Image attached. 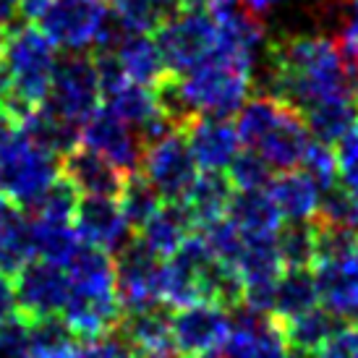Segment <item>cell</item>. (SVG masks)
Wrapping results in <instances>:
<instances>
[{
    "label": "cell",
    "mask_w": 358,
    "mask_h": 358,
    "mask_svg": "<svg viewBox=\"0 0 358 358\" xmlns=\"http://www.w3.org/2000/svg\"><path fill=\"white\" fill-rule=\"evenodd\" d=\"M267 90L299 113L340 97H353L340 40L314 31L285 34L267 45Z\"/></svg>",
    "instance_id": "cell-1"
},
{
    "label": "cell",
    "mask_w": 358,
    "mask_h": 358,
    "mask_svg": "<svg viewBox=\"0 0 358 358\" xmlns=\"http://www.w3.org/2000/svg\"><path fill=\"white\" fill-rule=\"evenodd\" d=\"M71 280L69 301L60 317L66 319L81 343L97 340L118 329L123 306L115 293V259L110 251L81 243L66 264Z\"/></svg>",
    "instance_id": "cell-2"
},
{
    "label": "cell",
    "mask_w": 358,
    "mask_h": 358,
    "mask_svg": "<svg viewBox=\"0 0 358 358\" xmlns=\"http://www.w3.org/2000/svg\"><path fill=\"white\" fill-rule=\"evenodd\" d=\"M55 50L58 48L42 34L40 27L24 24V27H13L8 31L0 63L8 73L10 90L8 97L0 105L13 120V126H21L48 100L52 73L58 66Z\"/></svg>",
    "instance_id": "cell-3"
},
{
    "label": "cell",
    "mask_w": 358,
    "mask_h": 358,
    "mask_svg": "<svg viewBox=\"0 0 358 358\" xmlns=\"http://www.w3.org/2000/svg\"><path fill=\"white\" fill-rule=\"evenodd\" d=\"M236 129L241 141L267 159L275 173L301 168L314 141L299 110L272 94L251 97L238 110Z\"/></svg>",
    "instance_id": "cell-4"
},
{
    "label": "cell",
    "mask_w": 358,
    "mask_h": 358,
    "mask_svg": "<svg viewBox=\"0 0 358 358\" xmlns=\"http://www.w3.org/2000/svg\"><path fill=\"white\" fill-rule=\"evenodd\" d=\"M178 76V92L189 113L196 115H238L249 102L254 87V71L236 60L212 52L204 63Z\"/></svg>",
    "instance_id": "cell-5"
},
{
    "label": "cell",
    "mask_w": 358,
    "mask_h": 358,
    "mask_svg": "<svg viewBox=\"0 0 358 358\" xmlns=\"http://www.w3.org/2000/svg\"><path fill=\"white\" fill-rule=\"evenodd\" d=\"M60 178V157L45 150L24 129L10 131L0 144V194L16 207L31 209Z\"/></svg>",
    "instance_id": "cell-6"
},
{
    "label": "cell",
    "mask_w": 358,
    "mask_h": 358,
    "mask_svg": "<svg viewBox=\"0 0 358 358\" xmlns=\"http://www.w3.org/2000/svg\"><path fill=\"white\" fill-rule=\"evenodd\" d=\"M100 102L102 87L94 69V58L84 52H69L66 58H60L52 73L50 94L42 108L81 129L100 110Z\"/></svg>",
    "instance_id": "cell-7"
},
{
    "label": "cell",
    "mask_w": 358,
    "mask_h": 358,
    "mask_svg": "<svg viewBox=\"0 0 358 358\" xmlns=\"http://www.w3.org/2000/svg\"><path fill=\"white\" fill-rule=\"evenodd\" d=\"M157 50L170 73H186L215 52L217 21L207 10H178L155 31Z\"/></svg>",
    "instance_id": "cell-8"
},
{
    "label": "cell",
    "mask_w": 358,
    "mask_h": 358,
    "mask_svg": "<svg viewBox=\"0 0 358 358\" xmlns=\"http://www.w3.org/2000/svg\"><path fill=\"white\" fill-rule=\"evenodd\" d=\"M139 173L150 180L162 201H183L194 180L199 178V162L191 155L183 131H173L144 147Z\"/></svg>",
    "instance_id": "cell-9"
},
{
    "label": "cell",
    "mask_w": 358,
    "mask_h": 358,
    "mask_svg": "<svg viewBox=\"0 0 358 358\" xmlns=\"http://www.w3.org/2000/svg\"><path fill=\"white\" fill-rule=\"evenodd\" d=\"M108 16V0H50V6L37 19V27L55 48L81 52L97 42Z\"/></svg>",
    "instance_id": "cell-10"
},
{
    "label": "cell",
    "mask_w": 358,
    "mask_h": 358,
    "mask_svg": "<svg viewBox=\"0 0 358 358\" xmlns=\"http://www.w3.org/2000/svg\"><path fill=\"white\" fill-rule=\"evenodd\" d=\"M115 293L123 306V314L141 311V308L159 306V278L162 262L155 251H150L134 233L115 254Z\"/></svg>",
    "instance_id": "cell-11"
},
{
    "label": "cell",
    "mask_w": 358,
    "mask_h": 358,
    "mask_svg": "<svg viewBox=\"0 0 358 358\" xmlns=\"http://www.w3.org/2000/svg\"><path fill=\"white\" fill-rule=\"evenodd\" d=\"M13 282H16L19 314H24L27 319L34 322V319L63 314L71 290L69 272L63 264H55L48 259H31Z\"/></svg>",
    "instance_id": "cell-12"
},
{
    "label": "cell",
    "mask_w": 358,
    "mask_h": 358,
    "mask_svg": "<svg viewBox=\"0 0 358 358\" xmlns=\"http://www.w3.org/2000/svg\"><path fill=\"white\" fill-rule=\"evenodd\" d=\"M170 322H173V345L180 358H194L220 350V345L233 329V317L228 308L209 303V301L176 308Z\"/></svg>",
    "instance_id": "cell-13"
},
{
    "label": "cell",
    "mask_w": 358,
    "mask_h": 358,
    "mask_svg": "<svg viewBox=\"0 0 358 358\" xmlns=\"http://www.w3.org/2000/svg\"><path fill=\"white\" fill-rule=\"evenodd\" d=\"M79 144H84L87 150L97 152L102 157H108L126 176L139 170L141 152H144L139 134L131 129L129 123H123L115 113H110L108 108H100L81 126Z\"/></svg>",
    "instance_id": "cell-14"
},
{
    "label": "cell",
    "mask_w": 358,
    "mask_h": 358,
    "mask_svg": "<svg viewBox=\"0 0 358 358\" xmlns=\"http://www.w3.org/2000/svg\"><path fill=\"white\" fill-rule=\"evenodd\" d=\"M73 228L81 243L97 246L110 254H115L134 236V228L123 215L120 201L110 196H84L76 209Z\"/></svg>",
    "instance_id": "cell-15"
},
{
    "label": "cell",
    "mask_w": 358,
    "mask_h": 358,
    "mask_svg": "<svg viewBox=\"0 0 358 358\" xmlns=\"http://www.w3.org/2000/svg\"><path fill=\"white\" fill-rule=\"evenodd\" d=\"M183 136L201 170H228L238 157L241 136L236 123L222 115H196L186 123Z\"/></svg>",
    "instance_id": "cell-16"
},
{
    "label": "cell",
    "mask_w": 358,
    "mask_h": 358,
    "mask_svg": "<svg viewBox=\"0 0 358 358\" xmlns=\"http://www.w3.org/2000/svg\"><path fill=\"white\" fill-rule=\"evenodd\" d=\"M60 176L84 196H110V199H118L123 183L129 178L118 165H113L97 152L87 150L84 144H76L60 157Z\"/></svg>",
    "instance_id": "cell-17"
},
{
    "label": "cell",
    "mask_w": 358,
    "mask_h": 358,
    "mask_svg": "<svg viewBox=\"0 0 358 358\" xmlns=\"http://www.w3.org/2000/svg\"><path fill=\"white\" fill-rule=\"evenodd\" d=\"M269 196L278 204L282 220L288 222H306L314 220L319 212V199H322V189L317 180L308 176L306 170H282L275 178L269 180Z\"/></svg>",
    "instance_id": "cell-18"
},
{
    "label": "cell",
    "mask_w": 358,
    "mask_h": 358,
    "mask_svg": "<svg viewBox=\"0 0 358 358\" xmlns=\"http://www.w3.org/2000/svg\"><path fill=\"white\" fill-rule=\"evenodd\" d=\"M194 230H196V225L180 201H162V207L134 233L159 259H170L189 241Z\"/></svg>",
    "instance_id": "cell-19"
},
{
    "label": "cell",
    "mask_w": 358,
    "mask_h": 358,
    "mask_svg": "<svg viewBox=\"0 0 358 358\" xmlns=\"http://www.w3.org/2000/svg\"><path fill=\"white\" fill-rule=\"evenodd\" d=\"M317 278L319 303L343 319H358V257L327 262L311 269Z\"/></svg>",
    "instance_id": "cell-20"
},
{
    "label": "cell",
    "mask_w": 358,
    "mask_h": 358,
    "mask_svg": "<svg viewBox=\"0 0 358 358\" xmlns=\"http://www.w3.org/2000/svg\"><path fill=\"white\" fill-rule=\"evenodd\" d=\"M170 317L173 314H168L165 306L159 303V306L123 314V322L118 324V329L123 332V338L136 348L139 358L178 353L173 345V322H170Z\"/></svg>",
    "instance_id": "cell-21"
},
{
    "label": "cell",
    "mask_w": 358,
    "mask_h": 358,
    "mask_svg": "<svg viewBox=\"0 0 358 358\" xmlns=\"http://www.w3.org/2000/svg\"><path fill=\"white\" fill-rule=\"evenodd\" d=\"M225 217L246 238H275L278 230L282 228V215L267 189L236 191Z\"/></svg>",
    "instance_id": "cell-22"
},
{
    "label": "cell",
    "mask_w": 358,
    "mask_h": 358,
    "mask_svg": "<svg viewBox=\"0 0 358 358\" xmlns=\"http://www.w3.org/2000/svg\"><path fill=\"white\" fill-rule=\"evenodd\" d=\"M233 194H236V186L230 183L225 170H201L199 178L194 180V186L180 204L191 215L194 225L204 228L209 222L222 220L228 215Z\"/></svg>",
    "instance_id": "cell-23"
},
{
    "label": "cell",
    "mask_w": 358,
    "mask_h": 358,
    "mask_svg": "<svg viewBox=\"0 0 358 358\" xmlns=\"http://www.w3.org/2000/svg\"><path fill=\"white\" fill-rule=\"evenodd\" d=\"M120 71L126 73V79L141 87H155L159 79H165L170 71L165 69V60L157 50V42L150 34H126L118 42L115 50Z\"/></svg>",
    "instance_id": "cell-24"
},
{
    "label": "cell",
    "mask_w": 358,
    "mask_h": 358,
    "mask_svg": "<svg viewBox=\"0 0 358 358\" xmlns=\"http://www.w3.org/2000/svg\"><path fill=\"white\" fill-rule=\"evenodd\" d=\"M301 115L306 120L311 139L329 144V147H338L343 136H348L350 131L358 126V102L356 97H340V100L314 105Z\"/></svg>",
    "instance_id": "cell-25"
},
{
    "label": "cell",
    "mask_w": 358,
    "mask_h": 358,
    "mask_svg": "<svg viewBox=\"0 0 358 358\" xmlns=\"http://www.w3.org/2000/svg\"><path fill=\"white\" fill-rule=\"evenodd\" d=\"M319 306L317 278L311 269H285L278 282L272 319L278 324H288L293 319L303 317L306 311Z\"/></svg>",
    "instance_id": "cell-26"
},
{
    "label": "cell",
    "mask_w": 358,
    "mask_h": 358,
    "mask_svg": "<svg viewBox=\"0 0 358 358\" xmlns=\"http://www.w3.org/2000/svg\"><path fill=\"white\" fill-rule=\"evenodd\" d=\"M110 13L131 34H155L173 19L180 8V0H108Z\"/></svg>",
    "instance_id": "cell-27"
},
{
    "label": "cell",
    "mask_w": 358,
    "mask_h": 358,
    "mask_svg": "<svg viewBox=\"0 0 358 358\" xmlns=\"http://www.w3.org/2000/svg\"><path fill=\"white\" fill-rule=\"evenodd\" d=\"M345 324H350L348 319H343L340 314H335V311H329L324 306H317L306 311L303 317L293 319L288 324H280V327H282V335H285L288 345L322 350Z\"/></svg>",
    "instance_id": "cell-28"
},
{
    "label": "cell",
    "mask_w": 358,
    "mask_h": 358,
    "mask_svg": "<svg viewBox=\"0 0 358 358\" xmlns=\"http://www.w3.org/2000/svg\"><path fill=\"white\" fill-rule=\"evenodd\" d=\"M31 259H37L31 217L19 209L0 225V272L16 278Z\"/></svg>",
    "instance_id": "cell-29"
},
{
    "label": "cell",
    "mask_w": 358,
    "mask_h": 358,
    "mask_svg": "<svg viewBox=\"0 0 358 358\" xmlns=\"http://www.w3.org/2000/svg\"><path fill=\"white\" fill-rule=\"evenodd\" d=\"M79 350L81 338L66 324L63 317L31 322V358H79Z\"/></svg>",
    "instance_id": "cell-30"
},
{
    "label": "cell",
    "mask_w": 358,
    "mask_h": 358,
    "mask_svg": "<svg viewBox=\"0 0 358 358\" xmlns=\"http://www.w3.org/2000/svg\"><path fill=\"white\" fill-rule=\"evenodd\" d=\"M31 236L37 259H48L55 264H69V259L81 246L73 222H52V220L31 217Z\"/></svg>",
    "instance_id": "cell-31"
},
{
    "label": "cell",
    "mask_w": 358,
    "mask_h": 358,
    "mask_svg": "<svg viewBox=\"0 0 358 358\" xmlns=\"http://www.w3.org/2000/svg\"><path fill=\"white\" fill-rule=\"evenodd\" d=\"M280 259L285 269H314L317 262V228L314 220L306 222H288L275 236Z\"/></svg>",
    "instance_id": "cell-32"
},
{
    "label": "cell",
    "mask_w": 358,
    "mask_h": 358,
    "mask_svg": "<svg viewBox=\"0 0 358 358\" xmlns=\"http://www.w3.org/2000/svg\"><path fill=\"white\" fill-rule=\"evenodd\" d=\"M120 209H123V215L126 220L131 222V228L139 230L147 220L162 207V199H159V194L152 189V183L144 176H141L139 170L136 173H131L126 183H123V191H120Z\"/></svg>",
    "instance_id": "cell-33"
},
{
    "label": "cell",
    "mask_w": 358,
    "mask_h": 358,
    "mask_svg": "<svg viewBox=\"0 0 358 358\" xmlns=\"http://www.w3.org/2000/svg\"><path fill=\"white\" fill-rule=\"evenodd\" d=\"M79 191L71 186L69 180L60 176L50 189L42 194L37 204L27 212H31V217L40 220H52V222H73L76 209H79Z\"/></svg>",
    "instance_id": "cell-34"
},
{
    "label": "cell",
    "mask_w": 358,
    "mask_h": 358,
    "mask_svg": "<svg viewBox=\"0 0 358 358\" xmlns=\"http://www.w3.org/2000/svg\"><path fill=\"white\" fill-rule=\"evenodd\" d=\"M225 173H228L230 183L236 186V191L267 189L269 180L275 178V168L254 150H241L238 157L230 162V168Z\"/></svg>",
    "instance_id": "cell-35"
},
{
    "label": "cell",
    "mask_w": 358,
    "mask_h": 358,
    "mask_svg": "<svg viewBox=\"0 0 358 358\" xmlns=\"http://www.w3.org/2000/svg\"><path fill=\"white\" fill-rule=\"evenodd\" d=\"M301 170H306L311 178L317 180L319 189H327L332 183L340 180V162H338V152L329 144H322V141H311L306 157L301 162Z\"/></svg>",
    "instance_id": "cell-36"
},
{
    "label": "cell",
    "mask_w": 358,
    "mask_h": 358,
    "mask_svg": "<svg viewBox=\"0 0 358 358\" xmlns=\"http://www.w3.org/2000/svg\"><path fill=\"white\" fill-rule=\"evenodd\" d=\"M0 358H31V322L24 314L0 327Z\"/></svg>",
    "instance_id": "cell-37"
},
{
    "label": "cell",
    "mask_w": 358,
    "mask_h": 358,
    "mask_svg": "<svg viewBox=\"0 0 358 358\" xmlns=\"http://www.w3.org/2000/svg\"><path fill=\"white\" fill-rule=\"evenodd\" d=\"M79 358H139V353L129 340L123 338L120 329H113V332L97 340L81 343Z\"/></svg>",
    "instance_id": "cell-38"
},
{
    "label": "cell",
    "mask_w": 358,
    "mask_h": 358,
    "mask_svg": "<svg viewBox=\"0 0 358 358\" xmlns=\"http://www.w3.org/2000/svg\"><path fill=\"white\" fill-rule=\"evenodd\" d=\"M319 358H358V324H345L319 350Z\"/></svg>",
    "instance_id": "cell-39"
},
{
    "label": "cell",
    "mask_w": 358,
    "mask_h": 358,
    "mask_svg": "<svg viewBox=\"0 0 358 358\" xmlns=\"http://www.w3.org/2000/svg\"><path fill=\"white\" fill-rule=\"evenodd\" d=\"M19 314V299H16V282L10 275L0 272V327Z\"/></svg>",
    "instance_id": "cell-40"
},
{
    "label": "cell",
    "mask_w": 358,
    "mask_h": 358,
    "mask_svg": "<svg viewBox=\"0 0 358 358\" xmlns=\"http://www.w3.org/2000/svg\"><path fill=\"white\" fill-rule=\"evenodd\" d=\"M340 48H343V58H345V73H348L350 94H353L358 102V45H350V42L340 40Z\"/></svg>",
    "instance_id": "cell-41"
},
{
    "label": "cell",
    "mask_w": 358,
    "mask_h": 358,
    "mask_svg": "<svg viewBox=\"0 0 358 358\" xmlns=\"http://www.w3.org/2000/svg\"><path fill=\"white\" fill-rule=\"evenodd\" d=\"M340 40L358 45V0L348 3V13H345V21H343V37Z\"/></svg>",
    "instance_id": "cell-42"
},
{
    "label": "cell",
    "mask_w": 358,
    "mask_h": 358,
    "mask_svg": "<svg viewBox=\"0 0 358 358\" xmlns=\"http://www.w3.org/2000/svg\"><path fill=\"white\" fill-rule=\"evenodd\" d=\"M282 3H285V0H241V6L249 10V13H254L257 19H262V21H264V16L275 13Z\"/></svg>",
    "instance_id": "cell-43"
},
{
    "label": "cell",
    "mask_w": 358,
    "mask_h": 358,
    "mask_svg": "<svg viewBox=\"0 0 358 358\" xmlns=\"http://www.w3.org/2000/svg\"><path fill=\"white\" fill-rule=\"evenodd\" d=\"M16 19H21V0H0V27L13 29Z\"/></svg>",
    "instance_id": "cell-44"
},
{
    "label": "cell",
    "mask_w": 358,
    "mask_h": 358,
    "mask_svg": "<svg viewBox=\"0 0 358 358\" xmlns=\"http://www.w3.org/2000/svg\"><path fill=\"white\" fill-rule=\"evenodd\" d=\"M48 6H50V0H21V19L37 24Z\"/></svg>",
    "instance_id": "cell-45"
},
{
    "label": "cell",
    "mask_w": 358,
    "mask_h": 358,
    "mask_svg": "<svg viewBox=\"0 0 358 358\" xmlns=\"http://www.w3.org/2000/svg\"><path fill=\"white\" fill-rule=\"evenodd\" d=\"M19 209L21 207H16V204H13V201L6 196V194H0V225H3V222H6V220L13 215V212H19Z\"/></svg>",
    "instance_id": "cell-46"
},
{
    "label": "cell",
    "mask_w": 358,
    "mask_h": 358,
    "mask_svg": "<svg viewBox=\"0 0 358 358\" xmlns=\"http://www.w3.org/2000/svg\"><path fill=\"white\" fill-rule=\"evenodd\" d=\"M13 129H16V126H13V120L8 118V113H6L3 105H0V144H3V139H6Z\"/></svg>",
    "instance_id": "cell-47"
},
{
    "label": "cell",
    "mask_w": 358,
    "mask_h": 358,
    "mask_svg": "<svg viewBox=\"0 0 358 358\" xmlns=\"http://www.w3.org/2000/svg\"><path fill=\"white\" fill-rule=\"evenodd\" d=\"M8 90H10V84H8V73H6V69H3V63H0V102L8 97Z\"/></svg>",
    "instance_id": "cell-48"
},
{
    "label": "cell",
    "mask_w": 358,
    "mask_h": 358,
    "mask_svg": "<svg viewBox=\"0 0 358 358\" xmlns=\"http://www.w3.org/2000/svg\"><path fill=\"white\" fill-rule=\"evenodd\" d=\"M6 40H8V29L0 27V55H3V48H6Z\"/></svg>",
    "instance_id": "cell-49"
},
{
    "label": "cell",
    "mask_w": 358,
    "mask_h": 358,
    "mask_svg": "<svg viewBox=\"0 0 358 358\" xmlns=\"http://www.w3.org/2000/svg\"><path fill=\"white\" fill-rule=\"evenodd\" d=\"M194 358H220L217 350H212V353H201V356H194Z\"/></svg>",
    "instance_id": "cell-50"
},
{
    "label": "cell",
    "mask_w": 358,
    "mask_h": 358,
    "mask_svg": "<svg viewBox=\"0 0 358 358\" xmlns=\"http://www.w3.org/2000/svg\"><path fill=\"white\" fill-rule=\"evenodd\" d=\"M356 228H358V191H356Z\"/></svg>",
    "instance_id": "cell-51"
}]
</instances>
